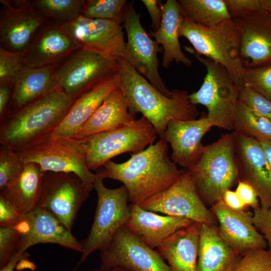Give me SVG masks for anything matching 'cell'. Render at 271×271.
Here are the masks:
<instances>
[{"label":"cell","instance_id":"25","mask_svg":"<svg viewBox=\"0 0 271 271\" xmlns=\"http://www.w3.org/2000/svg\"><path fill=\"white\" fill-rule=\"evenodd\" d=\"M201 225L193 222L177 230L157 248L171 271H198Z\"/></svg>","mask_w":271,"mask_h":271},{"label":"cell","instance_id":"7","mask_svg":"<svg viewBox=\"0 0 271 271\" xmlns=\"http://www.w3.org/2000/svg\"><path fill=\"white\" fill-rule=\"evenodd\" d=\"M93 189L97 196L93 222L86 237L80 241L82 252L75 268L79 266L93 252L100 251L111 241L116 232L125 225L130 214L128 194L124 185L109 189L97 173Z\"/></svg>","mask_w":271,"mask_h":271},{"label":"cell","instance_id":"28","mask_svg":"<svg viewBox=\"0 0 271 271\" xmlns=\"http://www.w3.org/2000/svg\"><path fill=\"white\" fill-rule=\"evenodd\" d=\"M161 7L162 19L160 27L150 35L163 47L162 66L167 68L174 62L191 66L192 62L182 51L179 41L182 16L178 1L167 0L164 4L161 3Z\"/></svg>","mask_w":271,"mask_h":271},{"label":"cell","instance_id":"38","mask_svg":"<svg viewBox=\"0 0 271 271\" xmlns=\"http://www.w3.org/2000/svg\"><path fill=\"white\" fill-rule=\"evenodd\" d=\"M25 66L22 52L10 51L0 46V82L14 80Z\"/></svg>","mask_w":271,"mask_h":271},{"label":"cell","instance_id":"43","mask_svg":"<svg viewBox=\"0 0 271 271\" xmlns=\"http://www.w3.org/2000/svg\"><path fill=\"white\" fill-rule=\"evenodd\" d=\"M232 19L260 9V0H224Z\"/></svg>","mask_w":271,"mask_h":271},{"label":"cell","instance_id":"20","mask_svg":"<svg viewBox=\"0 0 271 271\" xmlns=\"http://www.w3.org/2000/svg\"><path fill=\"white\" fill-rule=\"evenodd\" d=\"M27 221L21 233L16 253L21 254L38 243H51L82 252V247L67 228L48 210L36 207L26 214Z\"/></svg>","mask_w":271,"mask_h":271},{"label":"cell","instance_id":"18","mask_svg":"<svg viewBox=\"0 0 271 271\" xmlns=\"http://www.w3.org/2000/svg\"><path fill=\"white\" fill-rule=\"evenodd\" d=\"M240 37V56L244 68L271 63V14L261 9L233 19Z\"/></svg>","mask_w":271,"mask_h":271},{"label":"cell","instance_id":"11","mask_svg":"<svg viewBox=\"0 0 271 271\" xmlns=\"http://www.w3.org/2000/svg\"><path fill=\"white\" fill-rule=\"evenodd\" d=\"M93 189L73 173L44 172L37 206L51 212L71 230L81 206Z\"/></svg>","mask_w":271,"mask_h":271},{"label":"cell","instance_id":"12","mask_svg":"<svg viewBox=\"0 0 271 271\" xmlns=\"http://www.w3.org/2000/svg\"><path fill=\"white\" fill-rule=\"evenodd\" d=\"M146 210L215 225L216 218L200 198L187 169L167 189L138 203Z\"/></svg>","mask_w":271,"mask_h":271},{"label":"cell","instance_id":"3","mask_svg":"<svg viewBox=\"0 0 271 271\" xmlns=\"http://www.w3.org/2000/svg\"><path fill=\"white\" fill-rule=\"evenodd\" d=\"M73 102L59 87L19 108L0 120L1 145L15 151L48 138Z\"/></svg>","mask_w":271,"mask_h":271},{"label":"cell","instance_id":"39","mask_svg":"<svg viewBox=\"0 0 271 271\" xmlns=\"http://www.w3.org/2000/svg\"><path fill=\"white\" fill-rule=\"evenodd\" d=\"M21 235L16 228L0 226V268L16 253Z\"/></svg>","mask_w":271,"mask_h":271},{"label":"cell","instance_id":"22","mask_svg":"<svg viewBox=\"0 0 271 271\" xmlns=\"http://www.w3.org/2000/svg\"><path fill=\"white\" fill-rule=\"evenodd\" d=\"M212 127L207 115L189 120H171L164 135L172 149L171 160L184 169L192 167L204 149L202 138Z\"/></svg>","mask_w":271,"mask_h":271},{"label":"cell","instance_id":"8","mask_svg":"<svg viewBox=\"0 0 271 271\" xmlns=\"http://www.w3.org/2000/svg\"><path fill=\"white\" fill-rule=\"evenodd\" d=\"M158 136L153 126L142 116L115 129L84 138L87 166L95 170L122 153L142 151L153 144Z\"/></svg>","mask_w":271,"mask_h":271},{"label":"cell","instance_id":"37","mask_svg":"<svg viewBox=\"0 0 271 271\" xmlns=\"http://www.w3.org/2000/svg\"><path fill=\"white\" fill-rule=\"evenodd\" d=\"M232 271H271V250L266 248L248 251Z\"/></svg>","mask_w":271,"mask_h":271},{"label":"cell","instance_id":"46","mask_svg":"<svg viewBox=\"0 0 271 271\" xmlns=\"http://www.w3.org/2000/svg\"><path fill=\"white\" fill-rule=\"evenodd\" d=\"M141 2L147 9L152 20V27L154 32L160 28L162 19V12L161 1L157 0H142Z\"/></svg>","mask_w":271,"mask_h":271},{"label":"cell","instance_id":"16","mask_svg":"<svg viewBox=\"0 0 271 271\" xmlns=\"http://www.w3.org/2000/svg\"><path fill=\"white\" fill-rule=\"evenodd\" d=\"M1 47L23 52L38 30L48 21L32 1L1 0Z\"/></svg>","mask_w":271,"mask_h":271},{"label":"cell","instance_id":"21","mask_svg":"<svg viewBox=\"0 0 271 271\" xmlns=\"http://www.w3.org/2000/svg\"><path fill=\"white\" fill-rule=\"evenodd\" d=\"M210 209L216 218L221 237L240 255L251 249L267 248L266 241L252 223L253 213L248 211L243 213L235 212L222 200Z\"/></svg>","mask_w":271,"mask_h":271},{"label":"cell","instance_id":"51","mask_svg":"<svg viewBox=\"0 0 271 271\" xmlns=\"http://www.w3.org/2000/svg\"><path fill=\"white\" fill-rule=\"evenodd\" d=\"M107 271H131L128 269H126L125 268L122 267H114L110 269L107 270Z\"/></svg>","mask_w":271,"mask_h":271},{"label":"cell","instance_id":"40","mask_svg":"<svg viewBox=\"0 0 271 271\" xmlns=\"http://www.w3.org/2000/svg\"><path fill=\"white\" fill-rule=\"evenodd\" d=\"M239 101L271 121V101L249 88L240 89Z\"/></svg>","mask_w":271,"mask_h":271},{"label":"cell","instance_id":"5","mask_svg":"<svg viewBox=\"0 0 271 271\" xmlns=\"http://www.w3.org/2000/svg\"><path fill=\"white\" fill-rule=\"evenodd\" d=\"M179 36L193 46L194 54L208 58L223 66L241 88L244 71L240 56V37L232 19L212 27L195 24L182 16Z\"/></svg>","mask_w":271,"mask_h":271},{"label":"cell","instance_id":"17","mask_svg":"<svg viewBox=\"0 0 271 271\" xmlns=\"http://www.w3.org/2000/svg\"><path fill=\"white\" fill-rule=\"evenodd\" d=\"M239 169V180L256 191L262 209L271 208V169L256 139L233 131Z\"/></svg>","mask_w":271,"mask_h":271},{"label":"cell","instance_id":"24","mask_svg":"<svg viewBox=\"0 0 271 271\" xmlns=\"http://www.w3.org/2000/svg\"><path fill=\"white\" fill-rule=\"evenodd\" d=\"M119 85L117 74L81 95L73 101L63 119L49 137H76L105 99Z\"/></svg>","mask_w":271,"mask_h":271},{"label":"cell","instance_id":"15","mask_svg":"<svg viewBox=\"0 0 271 271\" xmlns=\"http://www.w3.org/2000/svg\"><path fill=\"white\" fill-rule=\"evenodd\" d=\"M80 47L117 59L124 58L125 44L121 24L80 15L66 23L55 22Z\"/></svg>","mask_w":271,"mask_h":271},{"label":"cell","instance_id":"44","mask_svg":"<svg viewBox=\"0 0 271 271\" xmlns=\"http://www.w3.org/2000/svg\"><path fill=\"white\" fill-rule=\"evenodd\" d=\"M235 191L246 207H250L253 210L260 207L259 200L256 191L247 182L239 180Z\"/></svg>","mask_w":271,"mask_h":271},{"label":"cell","instance_id":"10","mask_svg":"<svg viewBox=\"0 0 271 271\" xmlns=\"http://www.w3.org/2000/svg\"><path fill=\"white\" fill-rule=\"evenodd\" d=\"M119 59L80 48L57 68L58 87L73 102L86 92L117 74Z\"/></svg>","mask_w":271,"mask_h":271},{"label":"cell","instance_id":"45","mask_svg":"<svg viewBox=\"0 0 271 271\" xmlns=\"http://www.w3.org/2000/svg\"><path fill=\"white\" fill-rule=\"evenodd\" d=\"M14 88V80L0 82V120L7 114Z\"/></svg>","mask_w":271,"mask_h":271},{"label":"cell","instance_id":"49","mask_svg":"<svg viewBox=\"0 0 271 271\" xmlns=\"http://www.w3.org/2000/svg\"><path fill=\"white\" fill-rule=\"evenodd\" d=\"M258 141L265 153L271 169V140H259Z\"/></svg>","mask_w":271,"mask_h":271},{"label":"cell","instance_id":"34","mask_svg":"<svg viewBox=\"0 0 271 271\" xmlns=\"http://www.w3.org/2000/svg\"><path fill=\"white\" fill-rule=\"evenodd\" d=\"M128 4L126 0L84 1L81 15L92 19L124 22Z\"/></svg>","mask_w":271,"mask_h":271},{"label":"cell","instance_id":"6","mask_svg":"<svg viewBox=\"0 0 271 271\" xmlns=\"http://www.w3.org/2000/svg\"><path fill=\"white\" fill-rule=\"evenodd\" d=\"M195 56L205 67L206 74L200 88L189 94L190 102L206 107L213 126L233 130L240 87L223 66L208 58Z\"/></svg>","mask_w":271,"mask_h":271},{"label":"cell","instance_id":"14","mask_svg":"<svg viewBox=\"0 0 271 271\" xmlns=\"http://www.w3.org/2000/svg\"><path fill=\"white\" fill-rule=\"evenodd\" d=\"M124 24L127 41L123 59L159 91L171 97L172 91L167 88L159 72L157 55L161 48L142 26L133 1L128 4Z\"/></svg>","mask_w":271,"mask_h":271},{"label":"cell","instance_id":"27","mask_svg":"<svg viewBox=\"0 0 271 271\" xmlns=\"http://www.w3.org/2000/svg\"><path fill=\"white\" fill-rule=\"evenodd\" d=\"M242 256L223 239L217 226L201 224L198 271H232Z\"/></svg>","mask_w":271,"mask_h":271},{"label":"cell","instance_id":"23","mask_svg":"<svg viewBox=\"0 0 271 271\" xmlns=\"http://www.w3.org/2000/svg\"><path fill=\"white\" fill-rule=\"evenodd\" d=\"M129 208L130 217L125 226L152 249L158 248L176 231L194 222L183 217L161 215L136 204H130Z\"/></svg>","mask_w":271,"mask_h":271},{"label":"cell","instance_id":"42","mask_svg":"<svg viewBox=\"0 0 271 271\" xmlns=\"http://www.w3.org/2000/svg\"><path fill=\"white\" fill-rule=\"evenodd\" d=\"M253 210L252 223L266 241L268 249L271 250V208L259 207Z\"/></svg>","mask_w":271,"mask_h":271},{"label":"cell","instance_id":"33","mask_svg":"<svg viewBox=\"0 0 271 271\" xmlns=\"http://www.w3.org/2000/svg\"><path fill=\"white\" fill-rule=\"evenodd\" d=\"M35 8L48 20L58 23L73 21L81 14L84 0H36Z\"/></svg>","mask_w":271,"mask_h":271},{"label":"cell","instance_id":"19","mask_svg":"<svg viewBox=\"0 0 271 271\" xmlns=\"http://www.w3.org/2000/svg\"><path fill=\"white\" fill-rule=\"evenodd\" d=\"M80 47L57 24L47 21L37 32L22 53L25 66L38 68L57 65Z\"/></svg>","mask_w":271,"mask_h":271},{"label":"cell","instance_id":"48","mask_svg":"<svg viewBox=\"0 0 271 271\" xmlns=\"http://www.w3.org/2000/svg\"><path fill=\"white\" fill-rule=\"evenodd\" d=\"M25 255L16 253L8 263L3 267L0 268V271H14L17 262Z\"/></svg>","mask_w":271,"mask_h":271},{"label":"cell","instance_id":"1","mask_svg":"<svg viewBox=\"0 0 271 271\" xmlns=\"http://www.w3.org/2000/svg\"><path fill=\"white\" fill-rule=\"evenodd\" d=\"M96 172L103 179L123 183L129 201L138 204L174 184L186 169H179L168 154V143L160 139L125 162H106Z\"/></svg>","mask_w":271,"mask_h":271},{"label":"cell","instance_id":"50","mask_svg":"<svg viewBox=\"0 0 271 271\" xmlns=\"http://www.w3.org/2000/svg\"><path fill=\"white\" fill-rule=\"evenodd\" d=\"M260 9L271 14V0H260Z\"/></svg>","mask_w":271,"mask_h":271},{"label":"cell","instance_id":"32","mask_svg":"<svg viewBox=\"0 0 271 271\" xmlns=\"http://www.w3.org/2000/svg\"><path fill=\"white\" fill-rule=\"evenodd\" d=\"M233 131L258 141L271 140V121L239 101L233 120Z\"/></svg>","mask_w":271,"mask_h":271},{"label":"cell","instance_id":"47","mask_svg":"<svg viewBox=\"0 0 271 271\" xmlns=\"http://www.w3.org/2000/svg\"><path fill=\"white\" fill-rule=\"evenodd\" d=\"M222 200L229 209L235 212L243 213L247 211V207L244 204L235 191L226 190L222 195Z\"/></svg>","mask_w":271,"mask_h":271},{"label":"cell","instance_id":"30","mask_svg":"<svg viewBox=\"0 0 271 271\" xmlns=\"http://www.w3.org/2000/svg\"><path fill=\"white\" fill-rule=\"evenodd\" d=\"M43 175V172L38 164L26 163L20 176L0 191V194L26 215L37 206Z\"/></svg>","mask_w":271,"mask_h":271},{"label":"cell","instance_id":"2","mask_svg":"<svg viewBox=\"0 0 271 271\" xmlns=\"http://www.w3.org/2000/svg\"><path fill=\"white\" fill-rule=\"evenodd\" d=\"M117 74L119 87L127 101L130 113L134 117L137 113H142L153 126L160 139H164L171 120H192L198 115L188 92L174 89L171 97L164 95L123 58L119 59Z\"/></svg>","mask_w":271,"mask_h":271},{"label":"cell","instance_id":"26","mask_svg":"<svg viewBox=\"0 0 271 271\" xmlns=\"http://www.w3.org/2000/svg\"><path fill=\"white\" fill-rule=\"evenodd\" d=\"M56 66L24 67L14 78L13 91L8 112L21 107L58 88Z\"/></svg>","mask_w":271,"mask_h":271},{"label":"cell","instance_id":"52","mask_svg":"<svg viewBox=\"0 0 271 271\" xmlns=\"http://www.w3.org/2000/svg\"><path fill=\"white\" fill-rule=\"evenodd\" d=\"M91 271H101V270L100 269H96L92 270Z\"/></svg>","mask_w":271,"mask_h":271},{"label":"cell","instance_id":"9","mask_svg":"<svg viewBox=\"0 0 271 271\" xmlns=\"http://www.w3.org/2000/svg\"><path fill=\"white\" fill-rule=\"evenodd\" d=\"M16 152L25 163H36L43 172L73 173L93 187L96 174L87 166L83 138L49 137Z\"/></svg>","mask_w":271,"mask_h":271},{"label":"cell","instance_id":"31","mask_svg":"<svg viewBox=\"0 0 271 271\" xmlns=\"http://www.w3.org/2000/svg\"><path fill=\"white\" fill-rule=\"evenodd\" d=\"M178 1L183 17L205 27H212L232 19L224 0Z\"/></svg>","mask_w":271,"mask_h":271},{"label":"cell","instance_id":"35","mask_svg":"<svg viewBox=\"0 0 271 271\" xmlns=\"http://www.w3.org/2000/svg\"><path fill=\"white\" fill-rule=\"evenodd\" d=\"M25 164L14 150L6 146L1 145L0 191L20 176Z\"/></svg>","mask_w":271,"mask_h":271},{"label":"cell","instance_id":"4","mask_svg":"<svg viewBox=\"0 0 271 271\" xmlns=\"http://www.w3.org/2000/svg\"><path fill=\"white\" fill-rule=\"evenodd\" d=\"M187 170L206 206L211 207L222 200L224 192L239 181L233 132L205 146L198 160Z\"/></svg>","mask_w":271,"mask_h":271},{"label":"cell","instance_id":"41","mask_svg":"<svg viewBox=\"0 0 271 271\" xmlns=\"http://www.w3.org/2000/svg\"><path fill=\"white\" fill-rule=\"evenodd\" d=\"M26 219V215L0 194V226L16 228Z\"/></svg>","mask_w":271,"mask_h":271},{"label":"cell","instance_id":"29","mask_svg":"<svg viewBox=\"0 0 271 271\" xmlns=\"http://www.w3.org/2000/svg\"><path fill=\"white\" fill-rule=\"evenodd\" d=\"M135 119L129 112L123 91L118 86L105 99L75 137L84 138L110 131Z\"/></svg>","mask_w":271,"mask_h":271},{"label":"cell","instance_id":"13","mask_svg":"<svg viewBox=\"0 0 271 271\" xmlns=\"http://www.w3.org/2000/svg\"><path fill=\"white\" fill-rule=\"evenodd\" d=\"M99 251L101 271L117 266L131 271H171L160 253L146 244L125 225Z\"/></svg>","mask_w":271,"mask_h":271},{"label":"cell","instance_id":"36","mask_svg":"<svg viewBox=\"0 0 271 271\" xmlns=\"http://www.w3.org/2000/svg\"><path fill=\"white\" fill-rule=\"evenodd\" d=\"M242 84L271 101V63L244 68Z\"/></svg>","mask_w":271,"mask_h":271}]
</instances>
